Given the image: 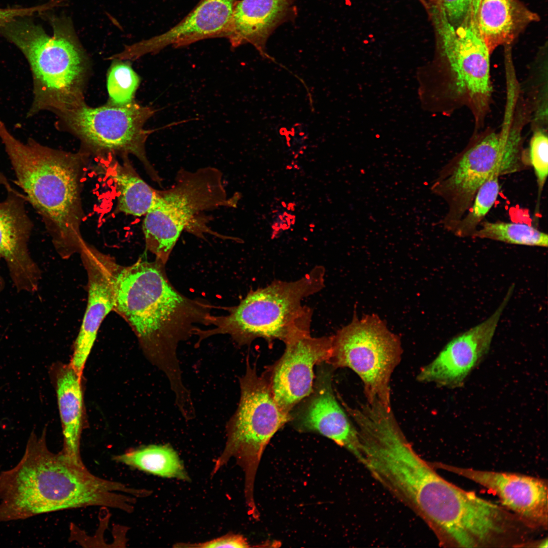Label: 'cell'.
I'll use <instances>...</instances> for the list:
<instances>
[{
  "mask_svg": "<svg viewBox=\"0 0 548 548\" xmlns=\"http://www.w3.org/2000/svg\"><path fill=\"white\" fill-rule=\"evenodd\" d=\"M164 268L156 259L140 258L129 266L119 265L114 279L113 311L130 326L147 360L165 374L175 403L181 405L192 396L183 380L178 347L194 335L198 325H209L215 306L180 293Z\"/></svg>",
  "mask_w": 548,
  "mask_h": 548,
  "instance_id": "1",
  "label": "cell"
},
{
  "mask_svg": "<svg viewBox=\"0 0 548 548\" xmlns=\"http://www.w3.org/2000/svg\"><path fill=\"white\" fill-rule=\"evenodd\" d=\"M0 140L16 184L43 220L56 252L63 259L80 254L85 243L80 230L82 154L54 149L30 138L23 142L1 120Z\"/></svg>",
  "mask_w": 548,
  "mask_h": 548,
  "instance_id": "2",
  "label": "cell"
},
{
  "mask_svg": "<svg viewBox=\"0 0 548 548\" xmlns=\"http://www.w3.org/2000/svg\"><path fill=\"white\" fill-rule=\"evenodd\" d=\"M50 20L52 36L29 17L15 18L0 28V35L20 50L30 67L32 100L27 118L45 111L57 116L86 103L89 57L69 17L52 16Z\"/></svg>",
  "mask_w": 548,
  "mask_h": 548,
  "instance_id": "3",
  "label": "cell"
},
{
  "mask_svg": "<svg viewBox=\"0 0 548 548\" xmlns=\"http://www.w3.org/2000/svg\"><path fill=\"white\" fill-rule=\"evenodd\" d=\"M325 268L316 266L300 279L291 282L275 280L267 286L251 290L223 316L212 315L210 329H198V345L215 335L228 334L238 346L249 345L262 338L269 344L284 342L295 333L310 328L312 310L303 299L324 287Z\"/></svg>",
  "mask_w": 548,
  "mask_h": 548,
  "instance_id": "4",
  "label": "cell"
},
{
  "mask_svg": "<svg viewBox=\"0 0 548 548\" xmlns=\"http://www.w3.org/2000/svg\"><path fill=\"white\" fill-rule=\"evenodd\" d=\"M239 199L228 197L222 172L213 166L180 169L172 185L157 190L143 223L146 249L164 264L182 232L191 231L197 217L221 207L235 208Z\"/></svg>",
  "mask_w": 548,
  "mask_h": 548,
  "instance_id": "5",
  "label": "cell"
},
{
  "mask_svg": "<svg viewBox=\"0 0 548 548\" xmlns=\"http://www.w3.org/2000/svg\"><path fill=\"white\" fill-rule=\"evenodd\" d=\"M246 362L245 373L239 378L238 405L226 423L225 447L215 461L212 475L234 458L244 471L246 501L252 506L254 479L262 454L273 435L290 422L291 416L277 405L264 372L259 375L249 357Z\"/></svg>",
  "mask_w": 548,
  "mask_h": 548,
  "instance_id": "6",
  "label": "cell"
},
{
  "mask_svg": "<svg viewBox=\"0 0 548 548\" xmlns=\"http://www.w3.org/2000/svg\"><path fill=\"white\" fill-rule=\"evenodd\" d=\"M402 354L399 337L378 316H355L332 336L326 363L334 369H352L362 382L367 403L391 408L390 379Z\"/></svg>",
  "mask_w": 548,
  "mask_h": 548,
  "instance_id": "7",
  "label": "cell"
},
{
  "mask_svg": "<svg viewBox=\"0 0 548 548\" xmlns=\"http://www.w3.org/2000/svg\"><path fill=\"white\" fill-rule=\"evenodd\" d=\"M155 112L134 100L122 105L108 101L94 108L85 103L57 116L56 124L94 151L134 155L151 178L161 185L162 179L148 160L145 149L153 130L145 129L144 126Z\"/></svg>",
  "mask_w": 548,
  "mask_h": 548,
  "instance_id": "8",
  "label": "cell"
},
{
  "mask_svg": "<svg viewBox=\"0 0 548 548\" xmlns=\"http://www.w3.org/2000/svg\"><path fill=\"white\" fill-rule=\"evenodd\" d=\"M505 122L500 132L486 135L448 163L432 184L431 191L448 206L442 221L447 230L454 231L491 173L499 168L503 175L511 166L516 142L511 124Z\"/></svg>",
  "mask_w": 548,
  "mask_h": 548,
  "instance_id": "9",
  "label": "cell"
},
{
  "mask_svg": "<svg viewBox=\"0 0 548 548\" xmlns=\"http://www.w3.org/2000/svg\"><path fill=\"white\" fill-rule=\"evenodd\" d=\"M436 29L443 43L455 100L465 105L476 122L487 111L491 97L490 52L470 14L456 30L444 10L433 8Z\"/></svg>",
  "mask_w": 548,
  "mask_h": 548,
  "instance_id": "10",
  "label": "cell"
},
{
  "mask_svg": "<svg viewBox=\"0 0 548 548\" xmlns=\"http://www.w3.org/2000/svg\"><path fill=\"white\" fill-rule=\"evenodd\" d=\"M284 343L282 356L264 372L277 405L283 413L291 416L312 392L314 367L327 362L332 336L313 337L309 328L294 333Z\"/></svg>",
  "mask_w": 548,
  "mask_h": 548,
  "instance_id": "11",
  "label": "cell"
},
{
  "mask_svg": "<svg viewBox=\"0 0 548 548\" xmlns=\"http://www.w3.org/2000/svg\"><path fill=\"white\" fill-rule=\"evenodd\" d=\"M88 278V299L68 363L82 376L87 360L103 320L113 311L114 279L119 265L116 260L85 243L80 253Z\"/></svg>",
  "mask_w": 548,
  "mask_h": 548,
  "instance_id": "12",
  "label": "cell"
},
{
  "mask_svg": "<svg viewBox=\"0 0 548 548\" xmlns=\"http://www.w3.org/2000/svg\"><path fill=\"white\" fill-rule=\"evenodd\" d=\"M512 290V287L509 288L503 301L489 318L448 342L432 361L420 370L418 381L450 388L463 386L468 375L488 353Z\"/></svg>",
  "mask_w": 548,
  "mask_h": 548,
  "instance_id": "13",
  "label": "cell"
},
{
  "mask_svg": "<svg viewBox=\"0 0 548 548\" xmlns=\"http://www.w3.org/2000/svg\"><path fill=\"white\" fill-rule=\"evenodd\" d=\"M333 368L326 363L319 365L311 393L291 414L290 422L302 432H316L351 452L359 461L360 446L357 431L340 405L332 387Z\"/></svg>",
  "mask_w": 548,
  "mask_h": 548,
  "instance_id": "14",
  "label": "cell"
},
{
  "mask_svg": "<svg viewBox=\"0 0 548 548\" xmlns=\"http://www.w3.org/2000/svg\"><path fill=\"white\" fill-rule=\"evenodd\" d=\"M7 195L0 201V260L7 266L18 292H35L41 271L28 248L32 225L25 207L23 195L0 178Z\"/></svg>",
  "mask_w": 548,
  "mask_h": 548,
  "instance_id": "15",
  "label": "cell"
},
{
  "mask_svg": "<svg viewBox=\"0 0 548 548\" xmlns=\"http://www.w3.org/2000/svg\"><path fill=\"white\" fill-rule=\"evenodd\" d=\"M235 0H200L180 22L164 33L130 45L118 53L132 60L156 53L172 45L184 47L211 38H226L229 33Z\"/></svg>",
  "mask_w": 548,
  "mask_h": 548,
  "instance_id": "16",
  "label": "cell"
},
{
  "mask_svg": "<svg viewBox=\"0 0 548 548\" xmlns=\"http://www.w3.org/2000/svg\"><path fill=\"white\" fill-rule=\"evenodd\" d=\"M440 467L493 492L502 504L532 525H547V486L543 480L524 474L475 470L446 464Z\"/></svg>",
  "mask_w": 548,
  "mask_h": 548,
  "instance_id": "17",
  "label": "cell"
},
{
  "mask_svg": "<svg viewBox=\"0 0 548 548\" xmlns=\"http://www.w3.org/2000/svg\"><path fill=\"white\" fill-rule=\"evenodd\" d=\"M294 0L236 1L228 39L233 47L250 43L263 52L268 38L296 15Z\"/></svg>",
  "mask_w": 548,
  "mask_h": 548,
  "instance_id": "18",
  "label": "cell"
},
{
  "mask_svg": "<svg viewBox=\"0 0 548 548\" xmlns=\"http://www.w3.org/2000/svg\"><path fill=\"white\" fill-rule=\"evenodd\" d=\"M49 375L56 392L61 420L63 436L61 451L75 463L84 465L80 453L85 423L82 376L69 363L60 361L50 366Z\"/></svg>",
  "mask_w": 548,
  "mask_h": 548,
  "instance_id": "19",
  "label": "cell"
},
{
  "mask_svg": "<svg viewBox=\"0 0 548 548\" xmlns=\"http://www.w3.org/2000/svg\"><path fill=\"white\" fill-rule=\"evenodd\" d=\"M479 33L490 53L498 46L510 42L518 23L513 0H481L476 16Z\"/></svg>",
  "mask_w": 548,
  "mask_h": 548,
  "instance_id": "20",
  "label": "cell"
},
{
  "mask_svg": "<svg viewBox=\"0 0 548 548\" xmlns=\"http://www.w3.org/2000/svg\"><path fill=\"white\" fill-rule=\"evenodd\" d=\"M113 460L154 475L184 481L189 477L177 452L169 446L149 445L114 455Z\"/></svg>",
  "mask_w": 548,
  "mask_h": 548,
  "instance_id": "21",
  "label": "cell"
},
{
  "mask_svg": "<svg viewBox=\"0 0 548 548\" xmlns=\"http://www.w3.org/2000/svg\"><path fill=\"white\" fill-rule=\"evenodd\" d=\"M112 169L109 175L118 191L117 211L137 217L145 215L154 201L157 190L145 182L127 163H116Z\"/></svg>",
  "mask_w": 548,
  "mask_h": 548,
  "instance_id": "22",
  "label": "cell"
},
{
  "mask_svg": "<svg viewBox=\"0 0 548 548\" xmlns=\"http://www.w3.org/2000/svg\"><path fill=\"white\" fill-rule=\"evenodd\" d=\"M479 226L472 236L511 244L547 247V234L528 224L484 221Z\"/></svg>",
  "mask_w": 548,
  "mask_h": 548,
  "instance_id": "23",
  "label": "cell"
},
{
  "mask_svg": "<svg viewBox=\"0 0 548 548\" xmlns=\"http://www.w3.org/2000/svg\"><path fill=\"white\" fill-rule=\"evenodd\" d=\"M499 168H496L478 189L473 202L453 232L459 237L472 236L495 203L500 186Z\"/></svg>",
  "mask_w": 548,
  "mask_h": 548,
  "instance_id": "24",
  "label": "cell"
},
{
  "mask_svg": "<svg viewBox=\"0 0 548 548\" xmlns=\"http://www.w3.org/2000/svg\"><path fill=\"white\" fill-rule=\"evenodd\" d=\"M107 77L109 102L125 105L134 100L140 78L128 60L113 59Z\"/></svg>",
  "mask_w": 548,
  "mask_h": 548,
  "instance_id": "25",
  "label": "cell"
},
{
  "mask_svg": "<svg viewBox=\"0 0 548 548\" xmlns=\"http://www.w3.org/2000/svg\"><path fill=\"white\" fill-rule=\"evenodd\" d=\"M529 159L533 167L539 190L542 189L548 173V138L541 130L535 132L530 143Z\"/></svg>",
  "mask_w": 548,
  "mask_h": 548,
  "instance_id": "26",
  "label": "cell"
},
{
  "mask_svg": "<svg viewBox=\"0 0 548 548\" xmlns=\"http://www.w3.org/2000/svg\"><path fill=\"white\" fill-rule=\"evenodd\" d=\"M57 6L56 0H50L44 4L30 7L0 9V28L15 18L41 14Z\"/></svg>",
  "mask_w": 548,
  "mask_h": 548,
  "instance_id": "27",
  "label": "cell"
},
{
  "mask_svg": "<svg viewBox=\"0 0 548 548\" xmlns=\"http://www.w3.org/2000/svg\"><path fill=\"white\" fill-rule=\"evenodd\" d=\"M174 546L180 547L244 548L248 547L250 546L246 539L243 536L233 534H228L214 539L201 543L192 544L179 543Z\"/></svg>",
  "mask_w": 548,
  "mask_h": 548,
  "instance_id": "28",
  "label": "cell"
},
{
  "mask_svg": "<svg viewBox=\"0 0 548 548\" xmlns=\"http://www.w3.org/2000/svg\"><path fill=\"white\" fill-rule=\"evenodd\" d=\"M443 9L450 22H460L470 14L472 0H442Z\"/></svg>",
  "mask_w": 548,
  "mask_h": 548,
  "instance_id": "29",
  "label": "cell"
},
{
  "mask_svg": "<svg viewBox=\"0 0 548 548\" xmlns=\"http://www.w3.org/2000/svg\"><path fill=\"white\" fill-rule=\"evenodd\" d=\"M481 0H472L471 14L473 19L476 20L477 14Z\"/></svg>",
  "mask_w": 548,
  "mask_h": 548,
  "instance_id": "30",
  "label": "cell"
}]
</instances>
